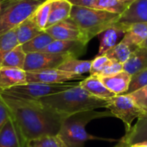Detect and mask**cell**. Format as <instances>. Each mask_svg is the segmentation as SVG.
<instances>
[{
  "label": "cell",
  "mask_w": 147,
  "mask_h": 147,
  "mask_svg": "<svg viewBox=\"0 0 147 147\" xmlns=\"http://www.w3.org/2000/svg\"><path fill=\"white\" fill-rule=\"evenodd\" d=\"M1 96L9 109L25 145L40 137L58 135L61 124L67 116L38 100L22 99L3 93Z\"/></svg>",
  "instance_id": "cell-1"
},
{
  "label": "cell",
  "mask_w": 147,
  "mask_h": 147,
  "mask_svg": "<svg viewBox=\"0 0 147 147\" xmlns=\"http://www.w3.org/2000/svg\"><path fill=\"white\" fill-rule=\"evenodd\" d=\"M39 101L60 114L70 115L79 112L106 108L109 100H102L94 96L83 89L78 83L63 91L46 96Z\"/></svg>",
  "instance_id": "cell-2"
},
{
  "label": "cell",
  "mask_w": 147,
  "mask_h": 147,
  "mask_svg": "<svg viewBox=\"0 0 147 147\" xmlns=\"http://www.w3.org/2000/svg\"><path fill=\"white\" fill-rule=\"evenodd\" d=\"M111 116L110 112H98L96 110L79 112L67 115L61 124L58 136L65 147H84L89 140L119 141L115 139L94 136L86 131L87 124L92 120Z\"/></svg>",
  "instance_id": "cell-3"
},
{
  "label": "cell",
  "mask_w": 147,
  "mask_h": 147,
  "mask_svg": "<svg viewBox=\"0 0 147 147\" xmlns=\"http://www.w3.org/2000/svg\"><path fill=\"white\" fill-rule=\"evenodd\" d=\"M119 17L120 15L108 11L72 5L69 18L79 28L90 41L93 37L113 27Z\"/></svg>",
  "instance_id": "cell-4"
},
{
  "label": "cell",
  "mask_w": 147,
  "mask_h": 147,
  "mask_svg": "<svg viewBox=\"0 0 147 147\" xmlns=\"http://www.w3.org/2000/svg\"><path fill=\"white\" fill-rule=\"evenodd\" d=\"M47 0H11L3 2L0 9V36L29 19Z\"/></svg>",
  "instance_id": "cell-5"
},
{
  "label": "cell",
  "mask_w": 147,
  "mask_h": 147,
  "mask_svg": "<svg viewBox=\"0 0 147 147\" xmlns=\"http://www.w3.org/2000/svg\"><path fill=\"white\" fill-rule=\"evenodd\" d=\"M75 84L76 83L53 84H42V83H26L24 84L17 85L9 90H3L1 93L18 98L39 101L46 96L63 91Z\"/></svg>",
  "instance_id": "cell-6"
},
{
  "label": "cell",
  "mask_w": 147,
  "mask_h": 147,
  "mask_svg": "<svg viewBox=\"0 0 147 147\" xmlns=\"http://www.w3.org/2000/svg\"><path fill=\"white\" fill-rule=\"evenodd\" d=\"M106 109L109 110L112 116L122 121L126 127V132L131 129L134 121L144 114L128 95L115 96L109 99Z\"/></svg>",
  "instance_id": "cell-7"
},
{
  "label": "cell",
  "mask_w": 147,
  "mask_h": 147,
  "mask_svg": "<svg viewBox=\"0 0 147 147\" xmlns=\"http://www.w3.org/2000/svg\"><path fill=\"white\" fill-rule=\"evenodd\" d=\"M70 56L45 52L29 53L26 54L23 70L36 71L47 69H58L59 66Z\"/></svg>",
  "instance_id": "cell-8"
},
{
  "label": "cell",
  "mask_w": 147,
  "mask_h": 147,
  "mask_svg": "<svg viewBox=\"0 0 147 147\" xmlns=\"http://www.w3.org/2000/svg\"><path fill=\"white\" fill-rule=\"evenodd\" d=\"M147 22V0H135L121 14L114 28L125 33L134 23Z\"/></svg>",
  "instance_id": "cell-9"
},
{
  "label": "cell",
  "mask_w": 147,
  "mask_h": 147,
  "mask_svg": "<svg viewBox=\"0 0 147 147\" xmlns=\"http://www.w3.org/2000/svg\"><path fill=\"white\" fill-rule=\"evenodd\" d=\"M45 31L54 40H80L86 44L89 43L83 32L70 18L49 27Z\"/></svg>",
  "instance_id": "cell-10"
},
{
  "label": "cell",
  "mask_w": 147,
  "mask_h": 147,
  "mask_svg": "<svg viewBox=\"0 0 147 147\" xmlns=\"http://www.w3.org/2000/svg\"><path fill=\"white\" fill-rule=\"evenodd\" d=\"M27 83L42 84H65L71 80L82 78V76L73 75L59 69H47L36 71H26Z\"/></svg>",
  "instance_id": "cell-11"
},
{
  "label": "cell",
  "mask_w": 147,
  "mask_h": 147,
  "mask_svg": "<svg viewBox=\"0 0 147 147\" xmlns=\"http://www.w3.org/2000/svg\"><path fill=\"white\" fill-rule=\"evenodd\" d=\"M87 44L80 40H53L42 52L78 58L86 51Z\"/></svg>",
  "instance_id": "cell-12"
},
{
  "label": "cell",
  "mask_w": 147,
  "mask_h": 147,
  "mask_svg": "<svg viewBox=\"0 0 147 147\" xmlns=\"http://www.w3.org/2000/svg\"><path fill=\"white\" fill-rule=\"evenodd\" d=\"M25 143L12 116L0 131V147H24Z\"/></svg>",
  "instance_id": "cell-13"
},
{
  "label": "cell",
  "mask_w": 147,
  "mask_h": 147,
  "mask_svg": "<svg viewBox=\"0 0 147 147\" xmlns=\"http://www.w3.org/2000/svg\"><path fill=\"white\" fill-rule=\"evenodd\" d=\"M26 83L27 75L23 69L9 67L0 69V92Z\"/></svg>",
  "instance_id": "cell-14"
},
{
  "label": "cell",
  "mask_w": 147,
  "mask_h": 147,
  "mask_svg": "<svg viewBox=\"0 0 147 147\" xmlns=\"http://www.w3.org/2000/svg\"><path fill=\"white\" fill-rule=\"evenodd\" d=\"M98 78L107 87V89H109L115 96L126 95L131 80V75L125 71H122L113 76Z\"/></svg>",
  "instance_id": "cell-15"
},
{
  "label": "cell",
  "mask_w": 147,
  "mask_h": 147,
  "mask_svg": "<svg viewBox=\"0 0 147 147\" xmlns=\"http://www.w3.org/2000/svg\"><path fill=\"white\" fill-rule=\"evenodd\" d=\"M121 140L130 146L134 144L147 142V114H142L134 126L126 132L125 136Z\"/></svg>",
  "instance_id": "cell-16"
},
{
  "label": "cell",
  "mask_w": 147,
  "mask_h": 147,
  "mask_svg": "<svg viewBox=\"0 0 147 147\" xmlns=\"http://www.w3.org/2000/svg\"><path fill=\"white\" fill-rule=\"evenodd\" d=\"M79 85L90 94L102 100H109L115 96L114 93L107 89L99 78L94 75H90V77L79 82Z\"/></svg>",
  "instance_id": "cell-17"
},
{
  "label": "cell",
  "mask_w": 147,
  "mask_h": 147,
  "mask_svg": "<svg viewBox=\"0 0 147 147\" xmlns=\"http://www.w3.org/2000/svg\"><path fill=\"white\" fill-rule=\"evenodd\" d=\"M147 38V22L132 24L124 33L122 42L135 49L141 46Z\"/></svg>",
  "instance_id": "cell-18"
},
{
  "label": "cell",
  "mask_w": 147,
  "mask_h": 147,
  "mask_svg": "<svg viewBox=\"0 0 147 147\" xmlns=\"http://www.w3.org/2000/svg\"><path fill=\"white\" fill-rule=\"evenodd\" d=\"M147 69V47L135 48L126 63L123 64V71L130 75Z\"/></svg>",
  "instance_id": "cell-19"
},
{
  "label": "cell",
  "mask_w": 147,
  "mask_h": 147,
  "mask_svg": "<svg viewBox=\"0 0 147 147\" xmlns=\"http://www.w3.org/2000/svg\"><path fill=\"white\" fill-rule=\"evenodd\" d=\"M72 5L66 0H52L47 28L70 17Z\"/></svg>",
  "instance_id": "cell-20"
},
{
  "label": "cell",
  "mask_w": 147,
  "mask_h": 147,
  "mask_svg": "<svg viewBox=\"0 0 147 147\" xmlns=\"http://www.w3.org/2000/svg\"><path fill=\"white\" fill-rule=\"evenodd\" d=\"M91 60H82L77 58L69 57L67 58L58 69L73 74L77 76H82L83 74L90 71Z\"/></svg>",
  "instance_id": "cell-21"
},
{
  "label": "cell",
  "mask_w": 147,
  "mask_h": 147,
  "mask_svg": "<svg viewBox=\"0 0 147 147\" xmlns=\"http://www.w3.org/2000/svg\"><path fill=\"white\" fill-rule=\"evenodd\" d=\"M15 30L19 45H22L29 41L43 32V30L38 28L37 25L30 18L22 22L17 28H15Z\"/></svg>",
  "instance_id": "cell-22"
},
{
  "label": "cell",
  "mask_w": 147,
  "mask_h": 147,
  "mask_svg": "<svg viewBox=\"0 0 147 147\" xmlns=\"http://www.w3.org/2000/svg\"><path fill=\"white\" fill-rule=\"evenodd\" d=\"M100 46L98 50V55H103L107 51L114 47L117 44V40L121 35H124V33L121 30L111 27L100 34Z\"/></svg>",
  "instance_id": "cell-23"
},
{
  "label": "cell",
  "mask_w": 147,
  "mask_h": 147,
  "mask_svg": "<svg viewBox=\"0 0 147 147\" xmlns=\"http://www.w3.org/2000/svg\"><path fill=\"white\" fill-rule=\"evenodd\" d=\"M53 38L49 35L46 31H43L29 41L22 45L24 53H36V52H42L50 43L53 41Z\"/></svg>",
  "instance_id": "cell-24"
},
{
  "label": "cell",
  "mask_w": 147,
  "mask_h": 147,
  "mask_svg": "<svg viewBox=\"0 0 147 147\" xmlns=\"http://www.w3.org/2000/svg\"><path fill=\"white\" fill-rule=\"evenodd\" d=\"M25 59L26 53H24L22 45H18L8 53L4 58L2 67L23 69Z\"/></svg>",
  "instance_id": "cell-25"
},
{
  "label": "cell",
  "mask_w": 147,
  "mask_h": 147,
  "mask_svg": "<svg viewBox=\"0 0 147 147\" xmlns=\"http://www.w3.org/2000/svg\"><path fill=\"white\" fill-rule=\"evenodd\" d=\"M134 50V49L132 48L130 46L121 41L117 43L114 47L107 51L103 55H105L109 59L117 61L121 64H124L130 58Z\"/></svg>",
  "instance_id": "cell-26"
},
{
  "label": "cell",
  "mask_w": 147,
  "mask_h": 147,
  "mask_svg": "<svg viewBox=\"0 0 147 147\" xmlns=\"http://www.w3.org/2000/svg\"><path fill=\"white\" fill-rule=\"evenodd\" d=\"M18 40L16 35V30L12 29L0 36V69L8 53L18 46Z\"/></svg>",
  "instance_id": "cell-27"
},
{
  "label": "cell",
  "mask_w": 147,
  "mask_h": 147,
  "mask_svg": "<svg viewBox=\"0 0 147 147\" xmlns=\"http://www.w3.org/2000/svg\"><path fill=\"white\" fill-rule=\"evenodd\" d=\"M127 7V5L124 4L119 0H96L91 8L121 16L124 13Z\"/></svg>",
  "instance_id": "cell-28"
},
{
  "label": "cell",
  "mask_w": 147,
  "mask_h": 147,
  "mask_svg": "<svg viewBox=\"0 0 147 147\" xmlns=\"http://www.w3.org/2000/svg\"><path fill=\"white\" fill-rule=\"evenodd\" d=\"M51 2L52 0H47L46 2H44L30 17V19L37 25V27L43 31L47 29L51 9Z\"/></svg>",
  "instance_id": "cell-29"
},
{
  "label": "cell",
  "mask_w": 147,
  "mask_h": 147,
  "mask_svg": "<svg viewBox=\"0 0 147 147\" xmlns=\"http://www.w3.org/2000/svg\"><path fill=\"white\" fill-rule=\"evenodd\" d=\"M24 147H65L58 135H47L26 143Z\"/></svg>",
  "instance_id": "cell-30"
},
{
  "label": "cell",
  "mask_w": 147,
  "mask_h": 147,
  "mask_svg": "<svg viewBox=\"0 0 147 147\" xmlns=\"http://www.w3.org/2000/svg\"><path fill=\"white\" fill-rule=\"evenodd\" d=\"M147 85V69L131 75V80L126 95L131 94Z\"/></svg>",
  "instance_id": "cell-31"
},
{
  "label": "cell",
  "mask_w": 147,
  "mask_h": 147,
  "mask_svg": "<svg viewBox=\"0 0 147 147\" xmlns=\"http://www.w3.org/2000/svg\"><path fill=\"white\" fill-rule=\"evenodd\" d=\"M128 96L143 111V113L147 114V85L131 94H128Z\"/></svg>",
  "instance_id": "cell-32"
},
{
  "label": "cell",
  "mask_w": 147,
  "mask_h": 147,
  "mask_svg": "<svg viewBox=\"0 0 147 147\" xmlns=\"http://www.w3.org/2000/svg\"><path fill=\"white\" fill-rule=\"evenodd\" d=\"M109 59L105 55L96 56L93 60H91V67H90V75L98 76L102 71L106 67V65L109 62Z\"/></svg>",
  "instance_id": "cell-33"
},
{
  "label": "cell",
  "mask_w": 147,
  "mask_h": 147,
  "mask_svg": "<svg viewBox=\"0 0 147 147\" xmlns=\"http://www.w3.org/2000/svg\"><path fill=\"white\" fill-rule=\"evenodd\" d=\"M123 71V64H121L117 61L110 59L106 67L102 71V72L97 77H109L115 75Z\"/></svg>",
  "instance_id": "cell-34"
},
{
  "label": "cell",
  "mask_w": 147,
  "mask_h": 147,
  "mask_svg": "<svg viewBox=\"0 0 147 147\" xmlns=\"http://www.w3.org/2000/svg\"><path fill=\"white\" fill-rule=\"evenodd\" d=\"M10 117H11V114L9 109L8 108L7 104L3 101L0 93V131Z\"/></svg>",
  "instance_id": "cell-35"
},
{
  "label": "cell",
  "mask_w": 147,
  "mask_h": 147,
  "mask_svg": "<svg viewBox=\"0 0 147 147\" xmlns=\"http://www.w3.org/2000/svg\"><path fill=\"white\" fill-rule=\"evenodd\" d=\"M71 5L81 6V7H92V4L96 0H66Z\"/></svg>",
  "instance_id": "cell-36"
},
{
  "label": "cell",
  "mask_w": 147,
  "mask_h": 147,
  "mask_svg": "<svg viewBox=\"0 0 147 147\" xmlns=\"http://www.w3.org/2000/svg\"><path fill=\"white\" fill-rule=\"evenodd\" d=\"M130 147H147V142H141V143L134 144Z\"/></svg>",
  "instance_id": "cell-37"
},
{
  "label": "cell",
  "mask_w": 147,
  "mask_h": 147,
  "mask_svg": "<svg viewBox=\"0 0 147 147\" xmlns=\"http://www.w3.org/2000/svg\"><path fill=\"white\" fill-rule=\"evenodd\" d=\"M119 1H121V3H123L124 4H126V5L129 6L132 3H134L135 0H119Z\"/></svg>",
  "instance_id": "cell-38"
},
{
  "label": "cell",
  "mask_w": 147,
  "mask_h": 147,
  "mask_svg": "<svg viewBox=\"0 0 147 147\" xmlns=\"http://www.w3.org/2000/svg\"><path fill=\"white\" fill-rule=\"evenodd\" d=\"M141 47H147V38L146 39V40L141 44V46H140Z\"/></svg>",
  "instance_id": "cell-39"
},
{
  "label": "cell",
  "mask_w": 147,
  "mask_h": 147,
  "mask_svg": "<svg viewBox=\"0 0 147 147\" xmlns=\"http://www.w3.org/2000/svg\"><path fill=\"white\" fill-rule=\"evenodd\" d=\"M2 4H3V3H2V1L0 0V9H1V8H2Z\"/></svg>",
  "instance_id": "cell-40"
},
{
  "label": "cell",
  "mask_w": 147,
  "mask_h": 147,
  "mask_svg": "<svg viewBox=\"0 0 147 147\" xmlns=\"http://www.w3.org/2000/svg\"><path fill=\"white\" fill-rule=\"evenodd\" d=\"M2 1V3H3V2H6V1H11V0H1Z\"/></svg>",
  "instance_id": "cell-41"
}]
</instances>
